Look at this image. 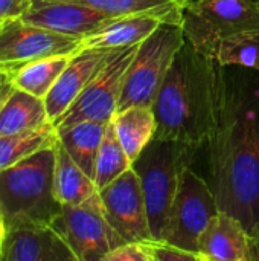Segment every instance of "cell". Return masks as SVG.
I'll use <instances>...</instances> for the list:
<instances>
[{
	"instance_id": "5",
	"label": "cell",
	"mask_w": 259,
	"mask_h": 261,
	"mask_svg": "<svg viewBox=\"0 0 259 261\" xmlns=\"http://www.w3.org/2000/svg\"><path fill=\"white\" fill-rule=\"evenodd\" d=\"M180 24L186 41L195 50L217 58L224 40L259 31V5L256 0H189Z\"/></svg>"
},
{
	"instance_id": "19",
	"label": "cell",
	"mask_w": 259,
	"mask_h": 261,
	"mask_svg": "<svg viewBox=\"0 0 259 261\" xmlns=\"http://www.w3.org/2000/svg\"><path fill=\"white\" fill-rule=\"evenodd\" d=\"M108 122L82 121L69 127L56 128V136L61 145L92 179L95 176L96 156Z\"/></svg>"
},
{
	"instance_id": "9",
	"label": "cell",
	"mask_w": 259,
	"mask_h": 261,
	"mask_svg": "<svg viewBox=\"0 0 259 261\" xmlns=\"http://www.w3.org/2000/svg\"><path fill=\"white\" fill-rule=\"evenodd\" d=\"M52 226L63 236L78 261H104L108 252L124 243L105 217L99 191L79 205H63Z\"/></svg>"
},
{
	"instance_id": "8",
	"label": "cell",
	"mask_w": 259,
	"mask_h": 261,
	"mask_svg": "<svg viewBox=\"0 0 259 261\" xmlns=\"http://www.w3.org/2000/svg\"><path fill=\"white\" fill-rule=\"evenodd\" d=\"M82 38L31 24L21 18L0 24V70L12 75L29 63L55 55H75Z\"/></svg>"
},
{
	"instance_id": "30",
	"label": "cell",
	"mask_w": 259,
	"mask_h": 261,
	"mask_svg": "<svg viewBox=\"0 0 259 261\" xmlns=\"http://www.w3.org/2000/svg\"><path fill=\"white\" fill-rule=\"evenodd\" d=\"M5 234H6V228H5V223H3V217H2V213H0V260H2V249H3Z\"/></svg>"
},
{
	"instance_id": "6",
	"label": "cell",
	"mask_w": 259,
	"mask_h": 261,
	"mask_svg": "<svg viewBox=\"0 0 259 261\" xmlns=\"http://www.w3.org/2000/svg\"><path fill=\"white\" fill-rule=\"evenodd\" d=\"M186 38L182 24L163 21L145 38L134 55L122 87L118 112L131 106H151Z\"/></svg>"
},
{
	"instance_id": "29",
	"label": "cell",
	"mask_w": 259,
	"mask_h": 261,
	"mask_svg": "<svg viewBox=\"0 0 259 261\" xmlns=\"http://www.w3.org/2000/svg\"><path fill=\"white\" fill-rule=\"evenodd\" d=\"M9 84H11V78H9L6 73H3V72L0 70V99H2V96H3V93L6 92V89H8Z\"/></svg>"
},
{
	"instance_id": "17",
	"label": "cell",
	"mask_w": 259,
	"mask_h": 261,
	"mask_svg": "<svg viewBox=\"0 0 259 261\" xmlns=\"http://www.w3.org/2000/svg\"><path fill=\"white\" fill-rule=\"evenodd\" d=\"M162 23L163 21L159 17L150 14L119 17L104 29L82 38L81 49L85 47L118 49V47H127L136 43H142Z\"/></svg>"
},
{
	"instance_id": "13",
	"label": "cell",
	"mask_w": 259,
	"mask_h": 261,
	"mask_svg": "<svg viewBox=\"0 0 259 261\" xmlns=\"http://www.w3.org/2000/svg\"><path fill=\"white\" fill-rule=\"evenodd\" d=\"M114 52L116 49L85 47L72 55L70 61L44 98L46 110L52 122L56 121L75 102V99Z\"/></svg>"
},
{
	"instance_id": "28",
	"label": "cell",
	"mask_w": 259,
	"mask_h": 261,
	"mask_svg": "<svg viewBox=\"0 0 259 261\" xmlns=\"http://www.w3.org/2000/svg\"><path fill=\"white\" fill-rule=\"evenodd\" d=\"M32 0H0V20L21 18L29 9Z\"/></svg>"
},
{
	"instance_id": "1",
	"label": "cell",
	"mask_w": 259,
	"mask_h": 261,
	"mask_svg": "<svg viewBox=\"0 0 259 261\" xmlns=\"http://www.w3.org/2000/svg\"><path fill=\"white\" fill-rule=\"evenodd\" d=\"M211 188L218 210L259 236V72L223 66L215 119L208 138Z\"/></svg>"
},
{
	"instance_id": "31",
	"label": "cell",
	"mask_w": 259,
	"mask_h": 261,
	"mask_svg": "<svg viewBox=\"0 0 259 261\" xmlns=\"http://www.w3.org/2000/svg\"><path fill=\"white\" fill-rule=\"evenodd\" d=\"M252 248H253V261H259V236L252 240Z\"/></svg>"
},
{
	"instance_id": "2",
	"label": "cell",
	"mask_w": 259,
	"mask_h": 261,
	"mask_svg": "<svg viewBox=\"0 0 259 261\" xmlns=\"http://www.w3.org/2000/svg\"><path fill=\"white\" fill-rule=\"evenodd\" d=\"M220 63L185 44L177 52L153 104L154 138L195 148L208 142L218 93Z\"/></svg>"
},
{
	"instance_id": "23",
	"label": "cell",
	"mask_w": 259,
	"mask_h": 261,
	"mask_svg": "<svg viewBox=\"0 0 259 261\" xmlns=\"http://www.w3.org/2000/svg\"><path fill=\"white\" fill-rule=\"evenodd\" d=\"M56 141V128L47 124L34 130L17 135L0 136V171L18 164L34 153L53 145Z\"/></svg>"
},
{
	"instance_id": "11",
	"label": "cell",
	"mask_w": 259,
	"mask_h": 261,
	"mask_svg": "<svg viewBox=\"0 0 259 261\" xmlns=\"http://www.w3.org/2000/svg\"><path fill=\"white\" fill-rule=\"evenodd\" d=\"M98 191L108 223L124 242L151 239L140 179L133 167Z\"/></svg>"
},
{
	"instance_id": "27",
	"label": "cell",
	"mask_w": 259,
	"mask_h": 261,
	"mask_svg": "<svg viewBox=\"0 0 259 261\" xmlns=\"http://www.w3.org/2000/svg\"><path fill=\"white\" fill-rule=\"evenodd\" d=\"M104 261H151L145 242H124L105 255Z\"/></svg>"
},
{
	"instance_id": "14",
	"label": "cell",
	"mask_w": 259,
	"mask_h": 261,
	"mask_svg": "<svg viewBox=\"0 0 259 261\" xmlns=\"http://www.w3.org/2000/svg\"><path fill=\"white\" fill-rule=\"evenodd\" d=\"M0 261H78L52 225H24L8 229Z\"/></svg>"
},
{
	"instance_id": "16",
	"label": "cell",
	"mask_w": 259,
	"mask_h": 261,
	"mask_svg": "<svg viewBox=\"0 0 259 261\" xmlns=\"http://www.w3.org/2000/svg\"><path fill=\"white\" fill-rule=\"evenodd\" d=\"M53 124L44 99L14 87L12 81L0 99V136H9Z\"/></svg>"
},
{
	"instance_id": "18",
	"label": "cell",
	"mask_w": 259,
	"mask_h": 261,
	"mask_svg": "<svg viewBox=\"0 0 259 261\" xmlns=\"http://www.w3.org/2000/svg\"><path fill=\"white\" fill-rule=\"evenodd\" d=\"M116 135L131 161L140 156L143 148L151 142L157 130L156 115L151 106H131L119 110L111 118Z\"/></svg>"
},
{
	"instance_id": "15",
	"label": "cell",
	"mask_w": 259,
	"mask_h": 261,
	"mask_svg": "<svg viewBox=\"0 0 259 261\" xmlns=\"http://www.w3.org/2000/svg\"><path fill=\"white\" fill-rule=\"evenodd\" d=\"M197 251L206 261H253L252 237L235 216L218 211L198 239Z\"/></svg>"
},
{
	"instance_id": "10",
	"label": "cell",
	"mask_w": 259,
	"mask_h": 261,
	"mask_svg": "<svg viewBox=\"0 0 259 261\" xmlns=\"http://www.w3.org/2000/svg\"><path fill=\"white\" fill-rule=\"evenodd\" d=\"M218 211V203L209 182L197 174L191 165L185 167L179 179L165 240L183 249L198 252V239Z\"/></svg>"
},
{
	"instance_id": "7",
	"label": "cell",
	"mask_w": 259,
	"mask_h": 261,
	"mask_svg": "<svg viewBox=\"0 0 259 261\" xmlns=\"http://www.w3.org/2000/svg\"><path fill=\"white\" fill-rule=\"evenodd\" d=\"M140 43L119 47L87 84L75 102L53 121L55 128L69 127L82 121L108 122L118 112L127 70L139 50Z\"/></svg>"
},
{
	"instance_id": "12",
	"label": "cell",
	"mask_w": 259,
	"mask_h": 261,
	"mask_svg": "<svg viewBox=\"0 0 259 261\" xmlns=\"http://www.w3.org/2000/svg\"><path fill=\"white\" fill-rule=\"evenodd\" d=\"M119 17H111L96 9L61 0H32L21 20L31 24L47 28L66 35L85 38Z\"/></svg>"
},
{
	"instance_id": "21",
	"label": "cell",
	"mask_w": 259,
	"mask_h": 261,
	"mask_svg": "<svg viewBox=\"0 0 259 261\" xmlns=\"http://www.w3.org/2000/svg\"><path fill=\"white\" fill-rule=\"evenodd\" d=\"M82 5L111 17L150 14L166 23H182V12L189 0H61Z\"/></svg>"
},
{
	"instance_id": "3",
	"label": "cell",
	"mask_w": 259,
	"mask_h": 261,
	"mask_svg": "<svg viewBox=\"0 0 259 261\" xmlns=\"http://www.w3.org/2000/svg\"><path fill=\"white\" fill-rule=\"evenodd\" d=\"M55 158L53 144L0 171V213L6 231L53 225L60 217L63 205L55 196Z\"/></svg>"
},
{
	"instance_id": "24",
	"label": "cell",
	"mask_w": 259,
	"mask_h": 261,
	"mask_svg": "<svg viewBox=\"0 0 259 261\" xmlns=\"http://www.w3.org/2000/svg\"><path fill=\"white\" fill-rule=\"evenodd\" d=\"M133 167L131 161L128 159L118 135L114 130L113 122L110 121L105 128L104 139L101 142L96 164H95V185L98 190L107 187L114 179H118L122 173L130 170Z\"/></svg>"
},
{
	"instance_id": "33",
	"label": "cell",
	"mask_w": 259,
	"mask_h": 261,
	"mask_svg": "<svg viewBox=\"0 0 259 261\" xmlns=\"http://www.w3.org/2000/svg\"><path fill=\"white\" fill-rule=\"evenodd\" d=\"M256 2H258V5H259V0H256Z\"/></svg>"
},
{
	"instance_id": "22",
	"label": "cell",
	"mask_w": 259,
	"mask_h": 261,
	"mask_svg": "<svg viewBox=\"0 0 259 261\" xmlns=\"http://www.w3.org/2000/svg\"><path fill=\"white\" fill-rule=\"evenodd\" d=\"M72 55H55L26 64L12 75H8L14 87L44 99L58 76L70 61Z\"/></svg>"
},
{
	"instance_id": "25",
	"label": "cell",
	"mask_w": 259,
	"mask_h": 261,
	"mask_svg": "<svg viewBox=\"0 0 259 261\" xmlns=\"http://www.w3.org/2000/svg\"><path fill=\"white\" fill-rule=\"evenodd\" d=\"M215 60L223 66H243L259 72V31L241 32L224 40Z\"/></svg>"
},
{
	"instance_id": "32",
	"label": "cell",
	"mask_w": 259,
	"mask_h": 261,
	"mask_svg": "<svg viewBox=\"0 0 259 261\" xmlns=\"http://www.w3.org/2000/svg\"><path fill=\"white\" fill-rule=\"evenodd\" d=\"M0 24H2V20H0Z\"/></svg>"
},
{
	"instance_id": "4",
	"label": "cell",
	"mask_w": 259,
	"mask_h": 261,
	"mask_svg": "<svg viewBox=\"0 0 259 261\" xmlns=\"http://www.w3.org/2000/svg\"><path fill=\"white\" fill-rule=\"evenodd\" d=\"M198 148L176 141L153 138L133 162L139 174L153 240H165L179 179L185 167L192 165Z\"/></svg>"
},
{
	"instance_id": "26",
	"label": "cell",
	"mask_w": 259,
	"mask_h": 261,
	"mask_svg": "<svg viewBox=\"0 0 259 261\" xmlns=\"http://www.w3.org/2000/svg\"><path fill=\"white\" fill-rule=\"evenodd\" d=\"M151 261H206V258L195 251L183 249L166 240H145Z\"/></svg>"
},
{
	"instance_id": "20",
	"label": "cell",
	"mask_w": 259,
	"mask_h": 261,
	"mask_svg": "<svg viewBox=\"0 0 259 261\" xmlns=\"http://www.w3.org/2000/svg\"><path fill=\"white\" fill-rule=\"evenodd\" d=\"M55 196L61 205H79L98 193L95 180L72 159L56 136Z\"/></svg>"
}]
</instances>
